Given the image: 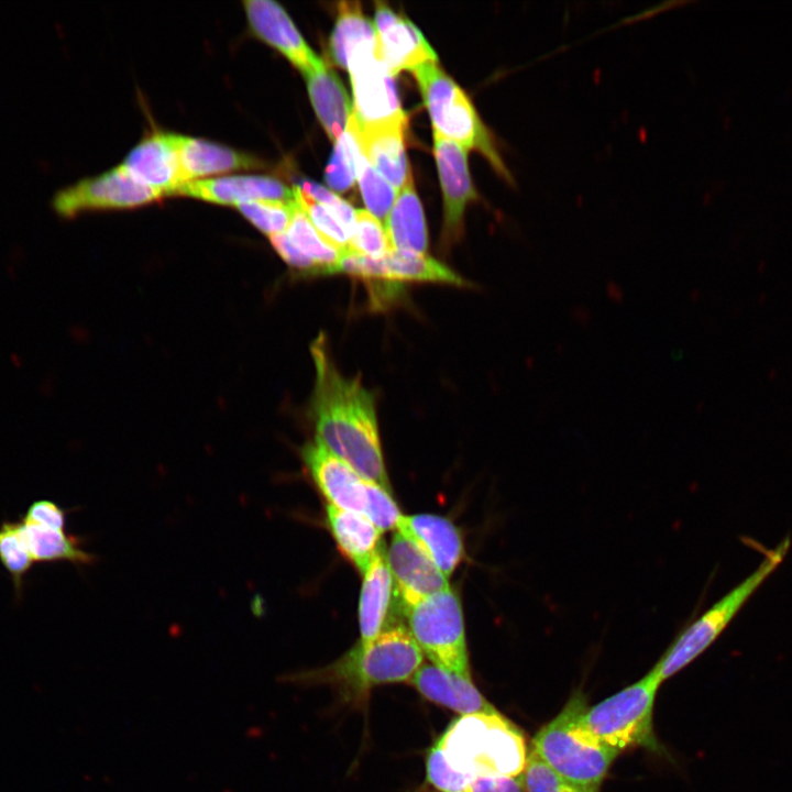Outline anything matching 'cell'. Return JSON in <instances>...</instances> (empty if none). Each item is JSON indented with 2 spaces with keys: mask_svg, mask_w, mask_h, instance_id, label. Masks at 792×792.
Wrapping results in <instances>:
<instances>
[{
  "mask_svg": "<svg viewBox=\"0 0 792 792\" xmlns=\"http://www.w3.org/2000/svg\"><path fill=\"white\" fill-rule=\"evenodd\" d=\"M310 352L316 373L310 399L316 438L364 480L388 490L373 395L360 378L341 374L324 334L316 338Z\"/></svg>",
  "mask_w": 792,
  "mask_h": 792,
  "instance_id": "cell-1",
  "label": "cell"
},
{
  "mask_svg": "<svg viewBox=\"0 0 792 792\" xmlns=\"http://www.w3.org/2000/svg\"><path fill=\"white\" fill-rule=\"evenodd\" d=\"M436 744L448 763L462 773L518 777L525 769V739L498 712L462 715Z\"/></svg>",
  "mask_w": 792,
  "mask_h": 792,
  "instance_id": "cell-2",
  "label": "cell"
},
{
  "mask_svg": "<svg viewBox=\"0 0 792 792\" xmlns=\"http://www.w3.org/2000/svg\"><path fill=\"white\" fill-rule=\"evenodd\" d=\"M422 658V651L409 629L395 625L366 645L359 642L329 667L287 679L305 683L328 682L362 697L373 686L410 680L421 667Z\"/></svg>",
  "mask_w": 792,
  "mask_h": 792,
  "instance_id": "cell-3",
  "label": "cell"
},
{
  "mask_svg": "<svg viewBox=\"0 0 792 792\" xmlns=\"http://www.w3.org/2000/svg\"><path fill=\"white\" fill-rule=\"evenodd\" d=\"M587 706L573 696L534 737L531 748L561 778L586 788H600L618 751L597 739L585 726Z\"/></svg>",
  "mask_w": 792,
  "mask_h": 792,
  "instance_id": "cell-4",
  "label": "cell"
},
{
  "mask_svg": "<svg viewBox=\"0 0 792 792\" xmlns=\"http://www.w3.org/2000/svg\"><path fill=\"white\" fill-rule=\"evenodd\" d=\"M419 86L433 131L465 150H477L494 170L513 184L495 141L462 89L438 66L428 63L410 70Z\"/></svg>",
  "mask_w": 792,
  "mask_h": 792,
  "instance_id": "cell-5",
  "label": "cell"
},
{
  "mask_svg": "<svg viewBox=\"0 0 792 792\" xmlns=\"http://www.w3.org/2000/svg\"><path fill=\"white\" fill-rule=\"evenodd\" d=\"M791 542L765 551L758 568L691 623L652 668L660 683L695 660L726 629L737 613L783 562Z\"/></svg>",
  "mask_w": 792,
  "mask_h": 792,
  "instance_id": "cell-6",
  "label": "cell"
},
{
  "mask_svg": "<svg viewBox=\"0 0 792 792\" xmlns=\"http://www.w3.org/2000/svg\"><path fill=\"white\" fill-rule=\"evenodd\" d=\"M660 684L651 669L636 683L587 707L585 726L597 739L618 752L638 746L654 748L652 711Z\"/></svg>",
  "mask_w": 792,
  "mask_h": 792,
  "instance_id": "cell-7",
  "label": "cell"
},
{
  "mask_svg": "<svg viewBox=\"0 0 792 792\" xmlns=\"http://www.w3.org/2000/svg\"><path fill=\"white\" fill-rule=\"evenodd\" d=\"M408 629L422 653L443 670L471 678L462 606L450 587L405 612Z\"/></svg>",
  "mask_w": 792,
  "mask_h": 792,
  "instance_id": "cell-8",
  "label": "cell"
},
{
  "mask_svg": "<svg viewBox=\"0 0 792 792\" xmlns=\"http://www.w3.org/2000/svg\"><path fill=\"white\" fill-rule=\"evenodd\" d=\"M346 69L353 91L352 114L360 127H407L394 76L380 55L377 42L356 47Z\"/></svg>",
  "mask_w": 792,
  "mask_h": 792,
  "instance_id": "cell-9",
  "label": "cell"
},
{
  "mask_svg": "<svg viewBox=\"0 0 792 792\" xmlns=\"http://www.w3.org/2000/svg\"><path fill=\"white\" fill-rule=\"evenodd\" d=\"M161 197L119 165L59 189L53 196L52 206L59 216L70 218L85 211L140 207Z\"/></svg>",
  "mask_w": 792,
  "mask_h": 792,
  "instance_id": "cell-10",
  "label": "cell"
},
{
  "mask_svg": "<svg viewBox=\"0 0 792 792\" xmlns=\"http://www.w3.org/2000/svg\"><path fill=\"white\" fill-rule=\"evenodd\" d=\"M386 560L391 570L400 614L419 601L449 588L448 578L409 537L394 534Z\"/></svg>",
  "mask_w": 792,
  "mask_h": 792,
  "instance_id": "cell-11",
  "label": "cell"
},
{
  "mask_svg": "<svg viewBox=\"0 0 792 792\" xmlns=\"http://www.w3.org/2000/svg\"><path fill=\"white\" fill-rule=\"evenodd\" d=\"M346 273L365 283L388 282L437 283L465 286V280L447 265L427 254L392 250L381 258L353 255L346 263Z\"/></svg>",
  "mask_w": 792,
  "mask_h": 792,
  "instance_id": "cell-12",
  "label": "cell"
},
{
  "mask_svg": "<svg viewBox=\"0 0 792 792\" xmlns=\"http://www.w3.org/2000/svg\"><path fill=\"white\" fill-rule=\"evenodd\" d=\"M311 477L330 505L365 515V480L317 438L300 451Z\"/></svg>",
  "mask_w": 792,
  "mask_h": 792,
  "instance_id": "cell-13",
  "label": "cell"
},
{
  "mask_svg": "<svg viewBox=\"0 0 792 792\" xmlns=\"http://www.w3.org/2000/svg\"><path fill=\"white\" fill-rule=\"evenodd\" d=\"M433 153L443 193V239L459 238L469 201L477 198L468 165V150L433 131Z\"/></svg>",
  "mask_w": 792,
  "mask_h": 792,
  "instance_id": "cell-14",
  "label": "cell"
},
{
  "mask_svg": "<svg viewBox=\"0 0 792 792\" xmlns=\"http://www.w3.org/2000/svg\"><path fill=\"white\" fill-rule=\"evenodd\" d=\"M374 26L378 52L393 76L420 65L438 63V57L421 32L407 18L384 3H375Z\"/></svg>",
  "mask_w": 792,
  "mask_h": 792,
  "instance_id": "cell-15",
  "label": "cell"
},
{
  "mask_svg": "<svg viewBox=\"0 0 792 792\" xmlns=\"http://www.w3.org/2000/svg\"><path fill=\"white\" fill-rule=\"evenodd\" d=\"M243 7L253 34L283 54L304 76L323 63L280 4L272 0H248Z\"/></svg>",
  "mask_w": 792,
  "mask_h": 792,
  "instance_id": "cell-16",
  "label": "cell"
},
{
  "mask_svg": "<svg viewBox=\"0 0 792 792\" xmlns=\"http://www.w3.org/2000/svg\"><path fill=\"white\" fill-rule=\"evenodd\" d=\"M175 195L235 207L256 200L285 204L295 201L294 189L280 180L253 175L190 180L183 184Z\"/></svg>",
  "mask_w": 792,
  "mask_h": 792,
  "instance_id": "cell-17",
  "label": "cell"
},
{
  "mask_svg": "<svg viewBox=\"0 0 792 792\" xmlns=\"http://www.w3.org/2000/svg\"><path fill=\"white\" fill-rule=\"evenodd\" d=\"M135 179L163 196L184 184L173 133L157 131L143 139L121 164Z\"/></svg>",
  "mask_w": 792,
  "mask_h": 792,
  "instance_id": "cell-18",
  "label": "cell"
},
{
  "mask_svg": "<svg viewBox=\"0 0 792 792\" xmlns=\"http://www.w3.org/2000/svg\"><path fill=\"white\" fill-rule=\"evenodd\" d=\"M346 128L367 162L398 191L411 176L403 125L360 127L351 113Z\"/></svg>",
  "mask_w": 792,
  "mask_h": 792,
  "instance_id": "cell-19",
  "label": "cell"
},
{
  "mask_svg": "<svg viewBox=\"0 0 792 792\" xmlns=\"http://www.w3.org/2000/svg\"><path fill=\"white\" fill-rule=\"evenodd\" d=\"M359 605L361 641L366 645L392 627V609H398L394 581L382 543L365 570ZM399 612V609H398ZM400 613V612H399Z\"/></svg>",
  "mask_w": 792,
  "mask_h": 792,
  "instance_id": "cell-20",
  "label": "cell"
},
{
  "mask_svg": "<svg viewBox=\"0 0 792 792\" xmlns=\"http://www.w3.org/2000/svg\"><path fill=\"white\" fill-rule=\"evenodd\" d=\"M173 140L184 184L204 176L265 166L254 155L221 144L176 133Z\"/></svg>",
  "mask_w": 792,
  "mask_h": 792,
  "instance_id": "cell-21",
  "label": "cell"
},
{
  "mask_svg": "<svg viewBox=\"0 0 792 792\" xmlns=\"http://www.w3.org/2000/svg\"><path fill=\"white\" fill-rule=\"evenodd\" d=\"M409 683L427 700L462 715L495 713V707L464 678L435 664H424Z\"/></svg>",
  "mask_w": 792,
  "mask_h": 792,
  "instance_id": "cell-22",
  "label": "cell"
},
{
  "mask_svg": "<svg viewBox=\"0 0 792 792\" xmlns=\"http://www.w3.org/2000/svg\"><path fill=\"white\" fill-rule=\"evenodd\" d=\"M397 530L414 540L448 578L463 557L458 528L447 518L433 514L402 516Z\"/></svg>",
  "mask_w": 792,
  "mask_h": 792,
  "instance_id": "cell-23",
  "label": "cell"
},
{
  "mask_svg": "<svg viewBox=\"0 0 792 792\" xmlns=\"http://www.w3.org/2000/svg\"><path fill=\"white\" fill-rule=\"evenodd\" d=\"M327 521L342 553L362 573L381 547L382 532L362 514L327 506Z\"/></svg>",
  "mask_w": 792,
  "mask_h": 792,
  "instance_id": "cell-24",
  "label": "cell"
},
{
  "mask_svg": "<svg viewBox=\"0 0 792 792\" xmlns=\"http://www.w3.org/2000/svg\"><path fill=\"white\" fill-rule=\"evenodd\" d=\"M310 101L329 138L337 142L345 131L352 113L346 91L324 63L305 75Z\"/></svg>",
  "mask_w": 792,
  "mask_h": 792,
  "instance_id": "cell-25",
  "label": "cell"
},
{
  "mask_svg": "<svg viewBox=\"0 0 792 792\" xmlns=\"http://www.w3.org/2000/svg\"><path fill=\"white\" fill-rule=\"evenodd\" d=\"M384 227L392 249L426 254L427 227L411 176L399 189Z\"/></svg>",
  "mask_w": 792,
  "mask_h": 792,
  "instance_id": "cell-26",
  "label": "cell"
},
{
  "mask_svg": "<svg viewBox=\"0 0 792 792\" xmlns=\"http://www.w3.org/2000/svg\"><path fill=\"white\" fill-rule=\"evenodd\" d=\"M376 42L374 23L363 14L360 2H339L338 18L330 38V53L334 63L346 69L349 57L356 47Z\"/></svg>",
  "mask_w": 792,
  "mask_h": 792,
  "instance_id": "cell-27",
  "label": "cell"
},
{
  "mask_svg": "<svg viewBox=\"0 0 792 792\" xmlns=\"http://www.w3.org/2000/svg\"><path fill=\"white\" fill-rule=\"evenodd\" d=\"M21 538L34 562L67 560L88 564L95 557L80 548L78 541L65 534L35 525L19 522Z\"/></svg>",
  "mask_w": 792,
  "mask_h": 792,
  "instance_id": "cell-28",
  "label": "cell"
},
{
  "mask_svg": "<svg viewBox=\"0 0 792 792\" xmlns=\"http://www.w3.org/2000/svg\"><path fill=\"white\" fill-rule=\"evenodd\" d=\"M285 233L296 248L321 266L323 275L337 274L343 252L318 232L297 201Z\"/></svg>",
  "mask_w": 792,
  "mask_h": 792,
  "instance_id": "cell-29",
  "label": "cell"
},
{
  "mask_svg": "<svg viewBox=\"0 0 792 792\" xmlns=\"http://www.w3.org/2000/svg\"><path fill=\"white\" fill-rule=\"evenodd\" d=\"M354 160L356 179L359 182L367 211L378 219L384 226L397 197L398 190L367 162L360 151L356 142L354 148Z\"/></svg>",
  "mask_w": 792,
  "mask_h": 792,
  "instance_id": "cell-30",
  "label": "cell"
},
{
  "mask_svg": "<svg viewBox=\"0 0 792 792\" xmlns=\"http://www.w3.org/2000/svg\"><path fill=\"white\" fill-rule=\"evenodd\" d=\"M392 250L383 223L369 211L355 210V222L348 251L372 258H381Z\"/></svg>",
  "mask_w": 792,
  "mask_h": 792,
  "instance_id": "cell-31",
  "label": "cell"
},
{
  "mask_svg": "<svg viewBox=\"0 0 792 792\" xmlns=\"http://www.w3.org/2000/svg\"><path fill=\"white\" fill-rule=\"evenodd\" d=\"M0 561L20 592L23 576L34 561L21 538L19 522L3 521L0 526Z\"/></svg>",
  "mask_w": 792,
  "mask_h": 792,
  "instance_id": "cell-32",
  "label": "cell"
},
{
  "mask_svg": "<svg viewBox=\"0 0 792 792\" xmlns=\"http://www.w3.org/2000/svg\"><path fill=\"white\" fill-rule=\"evenodd\" d=\"M355 140L351 131H345L336 142L332 155L324 170L327 185L339 193L349 190L356 180L354 160Z\"/></svg>",
  "mask_w": 792,
  "mask_h": 792,
  "instance_id": "cell-33",
  "label": "cell"
},
{
  "mask_svg": "<svg viewBox=\"0 0 792 792\" xmlns=\"http://www.w3.org/2000/svg\"><path fill=\"white\" fill-rule=\"evenodd\" d=\"M293 189L295 200L318 232L342 252L348 251L351 232L328 209L301 191L298 187L295 186Z\"/></svg>",
  "mask_w": 792,
  "mask_h": 792,
  "instance_id": "cell-34",
  "label": "cell"
},
{
  "mask_svg": "<svg viewBox=\"0 0 792 792\" xmlns=\"http://www.w3.org/2000/svg\"><path fill=\"white\" fill-rule=\"evenodd\" d=\"M295 206L296 200L290 204L256 200L237 208L255 228L272 237L287 230Z\"/></svg>",
  "mask_w": 792,
  "mask_h": 792,
  "instance_id": "cell-35",
  "label": "cell"
},
{
  "mask_svg": "<svg viewBox=\"0 0 792 792\" xmlns=\"http://www.w3.org/2000/svg\"><path fill=\"white\" fill-rule=\"evenodd\" d=\"M526 792H598L600 788L574 784L551 770L530 747L524 769Z\"/></svg>",
  "mask_w": 792,
  "mask_h": 792,
  "instance_id": "cell-36",
  "label": "cell"
},
{
  "mask_svg": "<svg viewBox=\"0 0 792 792\" xmlns=\"http://www.w3.org/2000/svg\"><path fill=\"white\" fill-rule=\"evenodd\" d=\"M426 769L428 782L438 792H468L475 778L454 770L437 744L428 752Z\"/></svg>",
  "mask_w": 792,
  "mask_h": 792,
  "instance_id": "cell-37",
  "label": "cell"
},
{
  "mask_svg": "<svg viewBox=\"0 0 792 792\" xmlns=\"http://www.w3.org/2000/svg\"><path fill=\"white\" fill-rule=\"evenodd\" d=\"M365 491L367 498L365 516L381 532L397 528L403 514L392 498L389 491L366 480Z\"/></svg>",
  "mask_w": 792,
  "mask_h": 792,
  "instance_id": "cell-38",
  "label": "cell"
},
{
  "mask_svg": "<svg viewBox=\"0 0 792 792\" xmlns=\"http://www.w3.org/2000/svg\"><path fill=\"white\" fill-rule=\"evenodd\" d=\"M296 187L334 215L352 235L355 222V210L351 205L334 193L309 179H301Z\"/></svg>",
  "mask_w": 792,
  "mask_h": 792,
  "instance_id": "cell-39",
  "label": "cell"
},
{
  "mask_svg": "<svg viewBox=\"0 0 792 792\" xmlns=\"http://www.w3.org/2000/svg\"><path fill=\"white\" fill-rule=\"evenodd\" d=\"M270 239L275 251L299 275H323L321 266L296 248L285 232L272 235Z\"/></svg>",
  "mask_w": 792,
  "mask_h": 792,
  "instance_id": "cell-40",
  "label": "cell"
},
{
  "mask_svg": "<svg viewBox=\"0 0 792 792\" xmlns=\"http://www.w3.org/2000/svg\"><path fill=\"white\" fill-rule=\"evenodd\" d=\"M22 521L43 528L64 530L65 510L54 502L36 501L30 505Z\"/></svg>",
  "mask_w": 792,
  "mask_h": 792,
  "instance_id": "cell-41",
  "label": "cell"
},
{
  "mask_svg": "<svg viewBox=\"0 0 792 792\" xmlns=\"http://www.w3.org/2000/svg\"><path fill=\"white\" fill-rule=\"evenodd\" d=\"M524 774L518 777L477 776L468 792H524Z\"/></svg>",
  "mask_w": 792,
  "mask_h": 792,
  "instance_id": "cell-42",
  "label": "cell"
}]
</instances>
